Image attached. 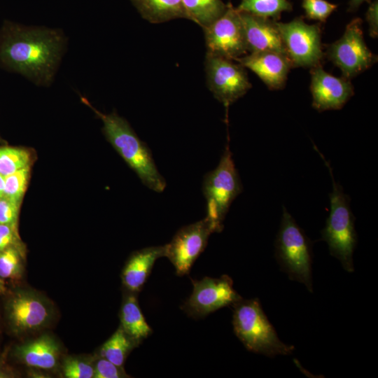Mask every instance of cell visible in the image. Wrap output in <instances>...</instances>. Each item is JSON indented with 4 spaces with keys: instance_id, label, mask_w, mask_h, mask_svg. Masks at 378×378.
<instances>
[{
    "instance_id": "8fae6325",
    "label": "cell",
    "mask_w": 378,
    "mask_h": 378,
    "mask_svg": "<svg viewBox=\"0 0 378 378\" xmlns=\"http://www.w3.org/2000/svg\"><path fill=\"white\" fill-rule=\"evenodd\" d=\"M203 30L206 52L232 60L248 53L240 15L231 3L221 16Z\"/></svg>"
},
{
    "instance_id": "e0dca14e",
    "label": "cell",
    "mask_w": 378,
    "mask_h": 378,
    "mask_svg": "<svg viewBox=\"0 0 378 378\" xmlns=\"http://www.w3.org/2000/svg\"><path fill=\"white\" fill-rule=\"evenodd\" d=\"M60 354L57 341L45 334L14 346L12 355L21 363L31 368L52 370L56 368Z\"/></svg>"
},
{
    "instance_id": "603a6c76",
    "label": "cell",
    "mask_w": 378,
    "mask_h": 378,
    "mask_svg": "<svg viewBox=\"0 0 378 378\" xmlns=\"http://www.w3.org/2000/svg\"><path fill=\"white\" fill-rule=\"evenodd\" d=\"M236 9L260 18L278 21L281 13L292 10L293 6L288 0H241Z\"/></svg>"
},
{
    "instance_id": "ac0fdd59",
    "label": "cell",
    "mask_w": 378,
    "mask_h": 378,
    "mask_svg": "<svg viewBox=\"0 0 378 378\" xmlns=\"http://www.w3.org/2000/svg\"><path fill=\"white\" fill-rule=\"evenodd\" d=\"M165 256V245L150 246L132 254L122 272V281L128 291L138 293L143 288L157 259Z\"/></svg>"
},
{
    "instance_id": "83f0119b",
    "label": "cell",
    "mask_w": 378,
    "mask_h": 378,
    "mask_svg": "<svg viewBox=\"0 0 378 378\" xmlns=\"http://www.w3.org/2000/svg\"><path fill=\"white\" fill-rule=\"evenodd\" d=\"M302 6L307 18L320 22H325L337 7L326 0H303Z\"/></svg>"
},
{
    "instance_id": "6da1fadb",
    "label": "cell",
    "mask_w": 378,
    "mask_h": 378,
    "mask_svg": "<svg viewBox=\"0 0 378 378\" xmlns=\"http://www.w3.org/2000/svg\"><path fill=\"white\" fill-rule=\"evenodd\" d=\"M66 46L62 31L5 21L0 30V64L39 86L53 81Z\"/></svg>"
},
{
    "instance_id": "5bb4252c",
    "label": "cell",
    "mask_w": 378,
    "mask_h": 378,
    "mask_svg": "<svg viewBox=\"0 0 378 378\" xmlns=\"http://www.w3.org/2000/svg\"><path fill=\"white\" fill-rule=\"evenodd\" d=\"M311 76L312 106L318 111L340 109L354 94L348 79L326 72L320 64L312 67Z\"/></svg>"
},
{
    "instance_id": "44dd1931",
    "label": "cell",
    "mask_w": 378,
    "mask_h": 378,
    "mask_svg": "<svg viewBox=\"0 0 378 378\" xmlns=\"http://www.w3.org/2000/svg\"><path fill=\"white\" fill-rule=\"evenodd\" d=\"M186 19L192 20L202 29L207 27L227 9L222 0H182Z\"/></svg>"
},
{
    "instance_id": "836d02e7",
    "label": "cell",
    "mask_w": 378,
    "mask_h": 378,
    "mask_svg": "<svg viewBox=\"0 0 378 378\" xmlns=\"http://www.w3.org/2000/svg\"><path fill=\"white\" fill-rule=\"evenodd\" d=\"M5 177L0 174V197H4Z\"/></svg>"
},
{
    "instance_id": "ffe728a7",
    "label": "cell",
    "mask_w": 378,
    "mask_h": 378,
    "mask_svg": "<svg viewBox=\"0 0 378 378\" xmlns=\"http://www.w3.org/2000/svg\"><path fill=\"white\" fill-rule=\"evenodd\" d=\"M141 17L157 24L186 15L182 0H130Z\"/></svg>"
},
{
    "instance_id": "3957f363",
    "label": "cell",
    "mask_w": 378,
    "mask_h": 378,
    "mask_svg": "<svg viewBox=\"0 0 378 378\" xmlns=\"http://www.w3.org/2000/svg\"><path fill=\"white\" fill-rule=\"evenodd\" d=\"M232 307L234 334L246 349L267 357L293 354L295 346L280 340L258 298H241Z\"/></svg>"
},
{
    "instance_id": "f546056e",
    "label": "cell",
    "mask_w": 378,
    "mask_h": 378,
    "mask_svg": "<svg viewBox=\"0 0 378 378\" xmlns=\"http://www.w3.org/2000/svg\"><path fill=\"white\" fill-rule=\"evenodd\" d=\"M20 205L5 197H0V224L16 225Z\"/></svg>"
},
{
    "instance_id": "7a4b0ae2",
    "label": "cell",
    "mask_w": 378,
    "mask_h": 378,
    "mask_svg": "<svg viewBox=\"0 0 378 378\" xmlns=\"http://www.w3.org/2000/svg\"><path fill=\"white\" fill-rule=\"evenodd\" d=\"M81 100L102 120L106 139L143 184L155 192H163L166 181L157 168L150 149L137 136L127 121L115 113L104 114L98 111L84 97Z\"/></svg>"
},
{
    "instance_id": "9a60e30c",
    "label": "cell",
    "mask_w": 378,
    "mask_h": 378,
    "mask_svg": "<svg viewBox=\"0 0 378 378\" xmlns=\"http://www.w3.org/2000/svg\"><path fill=\"white\" fill-rule=\"evenodd\" d=\"M239 13L248 52H275L286 55L276 21Z\"/></svg>"
},
{
    "instance_id": "e575fe53",
    "label": "cell",
    "mask_w": 378,
    "mask_h": 378,
    "mask_svg": "<svg viewBox=\"0 0 378 378\" xmlns=\"http://www.w3.org/2000/svg\"><path fill=\"white\" fill-rule=\"evenodd\" d=\"M10 375L12 374L7 370L0 366V378L10 377Z\"/></svg>"
},
{
    "instance_id": "f1b7e54d",
    "label": "cell",
    "mask_w": 378,
    "mask_h": 378,
    "mask_svg": "<svg viewBox=\"0 0 378 378\" xmlns=\"http://www.w3.org/2000/svg\"><path fill=\"white\" fill-rule=\"evenodd\" d=\"M122 367H119L108 360L99 357L94 363V378L127 377Z\"/></svg>"
},
{
    "instance_id": "ba28073f",
    "label": "cell",
    "mask_w": 378,
    "mask_h": 378,
    "mask_svg": "<svg viewBox=\"0 0 378 378\" xmlns=\"http://www.w3.org/2000/svg\"><path fill=\"white\" fill-rule=\"evenodd\" d=\"M362 20L353 19L342 36L328 46V58L349 79L370 67L377 57L368 49L363 36Z\"/></svg>"
},
{
    "instance_id": "7c38bea8",
    "label": "cell",
    "mask_w": 378,
    "mask_h": 378,
    "mask_svg": "<svg viewBox=\"0 0 378 378\" xmlns=\"http://www.w3.org/2000/svg\"><path fill=\"white\" fill-rule=\"evenodd\" d=\"M193 290L182 309L193 318L204 317L220 308L232 306L241 296L234 289L232 279L226 274L219 278L204 277L192 281Z\"/></svg>"
},
{
    "instance_id": "d6986e66",
    "label": "cell",
    "mask_w": 378,
    "mask_h": 378,
    "mask_svg": "<svg viewBox=\"0 0 378 378\" xmlns=\"http://www.w3.org/2000/svg\"><path fill=\"white\" fill-rule=\"evenodd\" d=\"M120 327L125 333L140 344L152 332L139 307L135 293L125 295L120 312Z\"/></svg>"
},
{
    "instance_id": "8992f818",
    "label": "cell",
    "mask_w": 378,
    "mask_h": 378,
    "mask_svg": "<svg viewBox=\"0 0 378 378\" xmlns=\"http://www.w3.org/2000/svg\"><path fill=\"white\" fill-rule=\"evenodd\" d=\"M202 188L206 204L205 218L214 232H220L232 202L243 190L229 145L226 146L218 166L204 175Z\"/></svg>"
},
{
    "instance_id": "2e32d148",
    "label": "cell",
    "mask_w": 378,
    "mask_h": 378,
    "mask_svg": "<svg viewBox=\"0 0 378 378\" xmlns=\"http://www.w3.org/2000/svg\"><path fill=\"white\" fill-rule=\"evenodd\" d=\"M234 61L254 72L272 90L281 89L285 85L293 66L286 55L275 52L249 53Z\"/></svg>"
},
{
    "instance_id": "277c9868",
    "label": "cell",
    "mask_w": 378,
    "mask_h": 378,
    "mask_svg": "<svg viewBox=\"0 0 378 378\" xmlns=\"http://www.w3.org/2000/svg\"><path fill=\"white\" fill-rule=\"evenodd\" d=\"M318 151V150L316 148ZM322 157L331 175L332 192L330 193V212L321 230V239L328 246L330 254L337 258L343 269L354 272L353 255L357 244L355 217L351 209L350 198L342 186L335 181L332 169Z\"/></svg>"
},
{
    "instance_id": "4316f807",
    "label": "cell",
    "mask_w": 378,
    "mask_h": 378,
    "mask_svg": "<svg viewBox=\"0 0 378 378\" xmlns=\"http://www.w3.org/2000/svg\"><path fill=\"white\" fill-rule=\"evenodd\" d=\"M62 368L63 375L66 378H92L94 376V363L78 357L65 358Z\"/></svg>"
},
{
    "instance_id": "5b68a950",
    "label": "cell",
    "mask_w": 378,
    "mask_h": 378,
    "mask_svg": "<svg viewBox=\"0 0 378 378\" xmlns=\"http://www.w3.org/2000/svg\"><path fill=\"white\" fill-rule=\"evenodd\" d=\"M274 255L281 270L290 280L303 284L313 292L312 242L285 206L275 239Z\"/></svg>"
},
{
    "instance_id": "4dcf8cb0",
    "label": "cell",
    "mask_w": 378,
    "mask_h": 378,
    "mask_svg": "<svg viewBox=\"0 0 378 378\" xmlns=\"http://www.w3.org/2000/svg\"><path fill=\"white\" fill-rule=\"evenodd\" d=\"M16 245H21L17 226L0 224V251Z\"/></svg>"
},
{
    "instance_id": "484cf974",
    "label": "cell",
    "mask_w": 378,
    "mask_h": 378,
    "mask_svg": "<svg viewBox=\"0 0 378 378\" xmlns=\"http://www.w3.org/2000/svg\"><path fill=\"white\" fill-rule=\"evenodd\" d=\"M29 174V166H27L4 176V197L20 205L26 190Z\"/></svg>"
},
{
    "instance_id": "d4e9b609",
    "label": "cell",
    "mask_w": 378,
    "mask_h": 378,
    "mask_svg": "<svg viewBox=\"0 0 378 378\" xmlns=\"http://www.w3.org/2000/svg\"><path fill=\"white\" fill-rule=\"evenodd\" d=\"M30 154L24 149L0 146V174L6 176L29 166Z\"/></svg>"
},
{
    "instance_id": "52a82bcc",
    "label": "cell",
    "mask_w": 378,
    "mask_h": 378,
    "mask_svg": "<svg viewBox=\"0 0 378 378\" xmlns=\"http://www.w3.org/2000/svg\"><path fill=\"white\" fill-rule=\"evenodd\" d=\"M205 71L209 90L226 108L251 88L246 68L232 59L206 52Z\"/></svg>"
},
{
    "instance_id": "30bf717a",
    "label": "cell",
    "mask_w": 378,
    "mask_h": 378,
    "mask_svg": "<svg viewBox=\"0 0 378 378\" xmlns=\"http://www.w3.org/2000/svg\"><path fill=\"white\" fill-rule=\"evenodd\" d=\"M286 55L293 66L313 67L323 57L318 24H308L300 18L284 23L276 21Z\"/></svg>"
},
{
    "instance_id": "9c48e42d",
    "label": "cell",
    "mask_w": 378,
    "mask_h": 378,
    "mask_svg": "<svg viewBox=\"0 0 378 378\" xmlns=\"http://www.w3.org/2000/svg\"><path fill=\"white\" fill-rule=\"evenodd\" d=\"M5 314L12 332L22 335L43 328L51 320L53 312L50 302L40 294L17 289L6 301Z\"/></svg>"
},
{
    "instance_id": "d6a6232c",
    "label": "cell",
    "mask_w": 378,
    "mask_h": 378,
    "mask_svg": "<svg viewBox=\"0 0 378 378\" xmlns=\"http://www.w3.org/2000/svg\"><path fill=\"white\" fill-rule=\"evenodd\" d=\"M364 1L370 3L371 0H350L349 3V6L348 11L349 12L356 11L359 8L360 4Z\"/></svg>"
},
{
    "instance_id": "d590c367",
    "label": "cell",
    "mask_w": 378,
    "mask_h": 378,
    "mask_svg": "<svg viewBox=\"0 0 378 378\" xmlns=\"http://www.w3.org/2000/svg\"><path fill=\"white\" fill-rule=\"evenodd\" d=\"M6 291L5 281L0 279V294H4Z\"/></svg>"
},
{
    "instance_id": "7402d4cb",
    "label": "cell",
    "mask_w": 378,
    "mask_h": 378,
    "mask_svg": "<svg viewBox=\"0 0 378 378\" xmlns=\"http://www.w3.org/2000/svg\"><path fill=\"white\" fill-rule=\"evenodd\" d=\"M137 344L119 326L99 349V356L113 364L123 367L126 358Z\"/></svg>"
},
{
    "instance_id": "1f68e13d",
    "label": "cell",
    "mask_w": 378,
    "mask_h": 378,
    "mask_svg": "<svg viewBox=\"0 0 378 378\" xmlns=\"http://www.w3.org/2000/svg\"><path fill=\"white\" fill-rule=\"evenodd\" d=\"M366 20L370 27V34L375 38L378 34L377 1L372 3L366 13Z\"/></svg>"
},
{
    "instance_id": "cb8c5ba5",
    "label": "cell",
    "mask_w": 378,
    "mask_h": 378,
    "mask_svg": "<svg viewBox=\"0 0 378 378\" xmlns=\"http://www.w3.org/2000/svg\"><path fill=\"white\" fill-rule=\"evenodd\" d=\"M24 272V253L21 245L10 246L0 251V279L18 280Z\"/></svg>"
},
{
    "instance_id": "4fadbf2b",
    "label": "cell",
    "mask_w": 378,
    "mask_h": 378,
    "mask_svg": "<svg viewBox=\"0 0 378 378\" xmlns=\"http://www.w3.org/2000/svg\"><path fill=\"white\" fill-rule=\"evenodd\" d=\"M214 232L209 220H201L179 229L172 241L165 244V256L174 266L178 275L188 274L206 246L209 235Z\"/></svg>"
}]
</instances>
